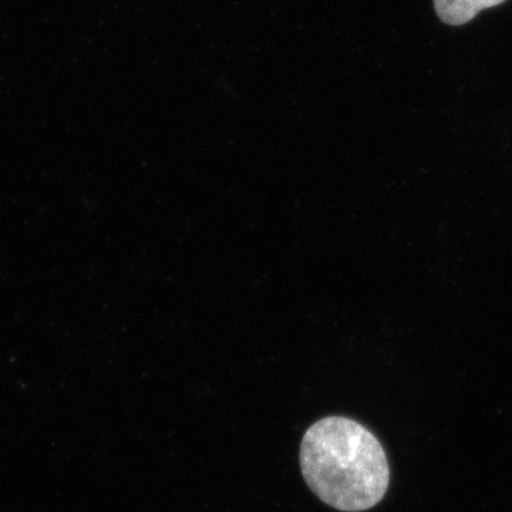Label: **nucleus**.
<instances>
[{"label":"nucleus","instance_id":"f03ea898","mask_svg":"<svg viewBox=\"0 0 512 512\" xmlns=\"http://www.w3.org/2000/svg\"><path fill=\"white\" fill-rule=\"evenodd\" d=\"M507 0H434L437 15L450 26L466 25L483 9L503 5Z\"/></svg>","mask_w":512,"mask_h":512},{"label":"nucleus","instance_id":"f257e3e1","mask_svg":"<svg viewBox=\"0 0 512 512\" xmlns=\"http://www.w3.org/2000/svg\"><path fill=\"white\" fill-rule=\"evenodd\" d=\"M301 468L313 493L343 512L376 507L390 483L382 444L346 417H326L309 427L301 444Z\"/></svg>","mask_w":512,"mask_h":512}]
</instances>
